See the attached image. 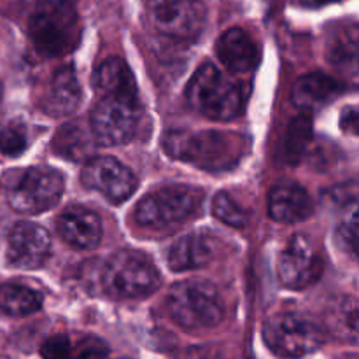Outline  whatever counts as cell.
Here are the masks:
<instances>
[{"label":"cell","mask_w":359,"mask_h":359,"mask_svg":"<svg viewBox=\"0 0 359 359\" xmlns=\"http://www.w3.org/2000/svg\"><path fill=\"white\" fill-rule=\"evenodd\" d=\"M165 151L175 160L193 163L205 170L231 168L245 151L244 137L224 132H184L174 130L163 139Z\"/></svg>","instance_id":"obj_1"},{"label":"cell","mask_w":359,"mask_h":359,"mask_svg":"<svg viewBox=\"0 0 359 359\" xmlns=\"http://www.w3.org/2000/svg\"><path fill=\"white\" fill-rule=\"evenodd\" d=\"M186 100L189 107L212 121H230L237 118L244 107L237 81L221 72L212 63H203L196 69L186 86Z\"/></svg>","instance_id":"obj_2"},{"label":"cell","mask_w":359,"mask_h":359,"mask_svg":"<svg viewBox=\"0 0 359 359\" xmlns=\"http://www.w3.org/2000/svg\"><path fill=\"white\" fill-rule=\"evenodd\" d=\"M35 49L46 56L72 51L81 39V21L67 0H44L35 7L28 25Z\"/></svg>","instance_id":"obj_3"},{"label":"cell","mask_w":359,"mask_h":359,"mask_svg":"<svg viewBox=\"0 0 359 359\" xmlns=\"http://www.w3.org/2000/svg\"><path fill=\"white\" fill-rule=\"evenodd\" d=\"M170 318L186 330H209L223 321L224 307L216 286L191 279L175 284L167 298Z\"/></svg>","instance_id":"obj_4"},{"label":"cell","mask_w":359,"mask_h":359,"mask_svg":"<svg viewBox=\"0 0 359 359\" xmlns=\"http://www.w3.org/2000/svg\"><path fill=\"white\" fill-rule=\"evenodd\" d=\"M105 291L118 298H144L160 287V273L146 255L118 251L107 259L102 276Z\"/></svg>","instance_id":"obj_5"},{"label":"cell","mask_w":359,"mask_h":359,"mask_svg":"<svg viewBox=\"0 0 359 359\" xmlns=\"http://www.w3.org/2000/svg\"><path fill=\"white\" fill-rule=\"evenodd\" d=\"M142 118L139 95H105L91 111V133L100 146H121L135 137Z\"/></svg>","instance_id":"obj_6"},{"label":"cell","mask_w":359,"mask_h":359,"mask_svg":"<svg viewBox=\"0 0 359 359\" xmlns=\"http://www.w3.org/2000/svg\"><path fill=\"white\" fill-rule=\"evenodd\" d=\"M263 339L280 358H302L325 344V330L302 314L284 312L272 316L263 326Z\"/></svg>","instance_id":"obj_7"},{"label":"cell","mask_w":359,"mask_h":359,"mask_svg":"<svg viewBox=\"0 0 359 359\" xmlns=\"http://www.w3.org/2000/svg\"><path fill=\"white\" fill-rule=\"evenodd\" d=\"M200 191L189 186H167L149 193L135 209V221L147 230H167L181 224L196 210Z\"/></svg>","instance_id":"obj_8"},{"label":"cell","mask_w":359,"mask_h":359,"mask_svg":"<svg viewBox=\"0 0 359 359\" xmlns=\"http://www.w3.org/2000/svg\"><path fill=\"white\" fill-rule=\"evenodd\" d=\"M65 188V179L51 167H30L23 172L18 184L9 191L13 210L27 216L46 212L60 202Z\"/></svg>","instance_id":"obj_9"},{"label":"cell","mask_w":359,"mask_h":359,"mask_svg":"<svg viewBox=\"0 0 359 359\" xmlns=\"http://www.w3.org/2000/svg\"><path fill=\"white\" fill-rule=\"evenodd\" d=\"M151 25L174 41H193L205 23L202 0H146Z\"/></svg>","instance_id":"obj_10"},{"label":"cell","mask_w":359,"mask_h":359,"mask_svg":"<svg viewBox=\"0 0 359 359\" xmlns=\"http://www.w3.org/2000/svg\"><path fill=\"white\" fill-rule=\"evenodd\" d=\"M81 181L88 189L100 193L111 203L125 202L137 188L133 172L112 156L90 158L81 172Z\"/></svg>","instance_id":"obj_11"},{"label":"cell","mask_w":359,"mask_h":359,"mask_svg":"<svg viewBox=\"0 0 359 359\" xmlns=\"http://www.w3.org/2000/svg\"><path fill=\"white\" fill-rule=\"evenodd\" d=\"M323 272L321 256L305 235H294L279 256L277 276L280 284L300 291L318 283Z\"/></svg>","instance_id":"obj_12"},{"label":"cell","mask_w":359,"mask_h":359,"mask_svg":"<svg viewBox=\"0 0 359 359\" xmlns=\"http://www.w3.org/2000/svg\"><path fill=\"white\" fill-rule=\"evenodd\" d=\"M51 252L48 230L35 223H18L7 241V258L20 269H37Z\"/></svg>","instance_id":"obj_13"},{"label":"cell","mask_w":359,"mask_h":359,"mask_svg":"<svg viewBox=\"0 0 359 359\" xmlns=\"http://www.w3.org/2000/svg\"><path fill=\"white\" fill-rule=\"evenodd\" d=\"M60 237L77 249L97 248L102 238V219L84 207H70L56 221Z\"/></svg>","instance_id":"obj_14"},{"label":"cell","mask_w":359,"mask_h":359,"mask_svg":"<svg viewBox=\"0 0 359 359\" xmlns=\"http://www.w3.org/2000/svg\"><path fill=\"white\" fill-rule=\"evenodd\" d=\"M314 212V202L302 186L279 184L270 191L269 214L273 221L283 224H294L305 221Z\"/></svg>","instance_id":"obj_15"},{"label":"cell","mask_w":359,"mask_h":359,"mask_svg":"<svg viewBox=\"0 0 359 359\" xmlns=\"http://www.w3.org/2000/svg\"><path fill=\"white\" fill-rule=\"evenodd\" d=\"M216 255V242L205 231H193L179 238L168 251V266L174 272L202 269Z\"/></svg>","instance_id":"obj_16"},{"label":"cell","mask_w":359,"mask_h":359,"mask_svg":"<svg viewBox=\"0 0 359 359\" xmlns=\"http://www.w3.org/2000/svg\"><path fill=\"white\" fill-rule=\"evenodd\" d=\"M217 56L231 72H249L259 62V49L242 28H230L217 39Z\"/></svg>","instance_id":"obj_17"},{"label":"cell","mask_w":359,"mask_h":359,"mask_svg":"<svg viewBox=\"0 0 359 359\" xmlns=\"http://www.w3.org/2000/svg\"><path fill=\"white\" fill-rule=\"evenodd\" d=\"M81 104V88L72 67H62L49 81L42 109L53 118L72 114Z\"/></svg>","instance_id":"obj_18"},{"label":"cell","mask_w":359,"mask_h":359,"mask_svg":"<svg viewBox=\"0 0 359 359\" xmlns=\"http://www.w3.org/2000/svg\"><path fill=\"white\" fill-rule=\"evenodd\" d=\"M342 84L325 74H307L294 83L291 102L300 111H318L342 93Z\"/></svg>","instance_id":"obj_19"},{"label":"cell","mask_w":359,"mask_h":359,"mask_svg":"<svg viewBox=\"0 0 359 359\" xmlns=\"http://www.w3.org/2000/svg\"><path fill=\"white\" fill-rule=\"evenodd\" d=\"M107 353L104 342L91 335H65L58 333L42 344L44 359H102Z\"/></svg>","instance_id":"obj_20"},{"label":"cell","mask_w":359,"mask_h":359,"mask_svg":"<svg viewBox=\"0 0 359 359\" xmlns=\"http://www.w3.org/2000/svg\"><path fill=\"white\" fill-rule=\"evenodd\" d=\"M93 86L100 97L105 95H139L135 77L125 60L112 56L102 62L93 74Z\"/></svg>","instance_id":"obj_21"},{"label":"cell","mask_w":359,"mask_h":359,"mask_svg":"<svg viewBox=\"0 0 359 359\" xmlns=\"http://www.w3.org/2000/svg\"><path fill=\"white\" fill-rule=\"evenodd\" d=\"M42 294L21 284H2L0 286V311L9 316H28L42 307Z\"/></svg>","instance_id":"obj_22"},{"label":"cell","mask_w":359,"mask_h":359,"mask_svg":"<svg viewBox=\"0 0 359 359\" xmlns=\"http://www.w3.org/2000/svg\"><path fill=\"white\" fill-rule=\"evenodd\" d=\"M91 147H93V142H91L90 137L86 135V132L81 126L74 125V123L60 130L55 139V149L62 156L74 161L90 158Z\"/></svg>","instance_id":"obj_23"},{"label":"cell","mask_w":359,"mask_h":359,"mask_svg":"<svg viewBox=\"0 0 359 359\" xmlns=\"http://www.w3.org/2000/svg\"><path fill=\"white\" fill-rule=\"evenodd\" d=\"M312 139V121L309 118H300L293 119L287 128L286 140H284V151H286L287 158L291 161L300 160L302 154L307 151L309 144Z\"/></svg>","instance_id":"obj_24"},{"label":"cell","mask_w":359,"mask_h":359,"mask_svg":"<svg viewBox=\"0 0 359 359\" xmlns=\"http://www.w3.org/2000/svg\"><path fill=\"white\" fill-rule=\"evenodd\" d=\"M212 212L214 216L219 221H223L228 226L242 228L248 224V212L244 210V207L237 202V200L231 198L228 193H217L214 196L212 202Z\"/></svg>","instance_id":"obj_25"},{"label":"cell","mask_w":359,"mask_h":359,"mask_svg":"<svg viewBox=\"0 0 359 359\" xmlns=\"http://www.w3.org/2000/svg\"><path fill=\"white\" fill-rule=\"evenodd\" d=\"M337 242H339L340 249L346 251L347 255L353 256L356 259L358 256V207L356 202L347 209L346 219L340 223L339 230H337Z\"/></svg>","instance_id":"obj_26"},{"label":"cell","mask_w":359,"mask_h":359,"mask_svg":"<svg viewBox=\"0 0 359 359\" xmlns=\"http://www.w3.org/2000/svg\"><path fill=\"white\" fill-rule=\"evenodd\" d=\"M27 142V128L21 123H7L0 130V153L16 156V154L23 153Z\"/></svg>","instance_id":"obj_27"},{"label":"cell","mask_w":359,"mask_h":359,"mask_svg":"<svg viewBox=\"0 0 359 359\" xmlns=\"http://www.w3.org/2000/svg\"><path fill=\"white\" fill-rule=\"evenodd\" d=\"M356 55H358V35L356 28H351V32H346V37L339 39V42L333 44L330 49V62L335 65H351L356 67Z\"/></svg>","instance_id":"obj_28"},{"label":"cell","mask_w":359,"mask_h":359,"mask_svg":"<svg viewBox=\"0 0 359 359\" xmlns=\"http://www.w3.org/2000/svg\"><path fill=\"white\" fill-rule=\"evenodd\" d=\"M342 128L351 135L358 133V111L354 107H349L342 114Z\"/></svg>","instance_id":"obj_29"},{"label":"cell","mask_w":359,"mask_h":359,"mask_svg":"<svg viewBox=\"0 0 359 359\" xmlns=\"http://www.w3.org/2000/svg\"><path fill=\"white\" fill-rule=\"evenodd\" d=\"M300 2L307 7H321V6H326V4L339 2V0H300Z\"/></svg>","instance_id":"obj_30"},{"label":"cell","mask_w":359,"mask_h":359,"mask_svg":"<svg viewBox=\"0 0 359 359\" xmlns=\"http://www.w3.org/2000/svg\"><path fill=\"white\" fill-rule=\"evenodd\" d=\"M0 97H2V84H0Z\"/></svg>","instance_id":"obj_31"}]
</instances>
